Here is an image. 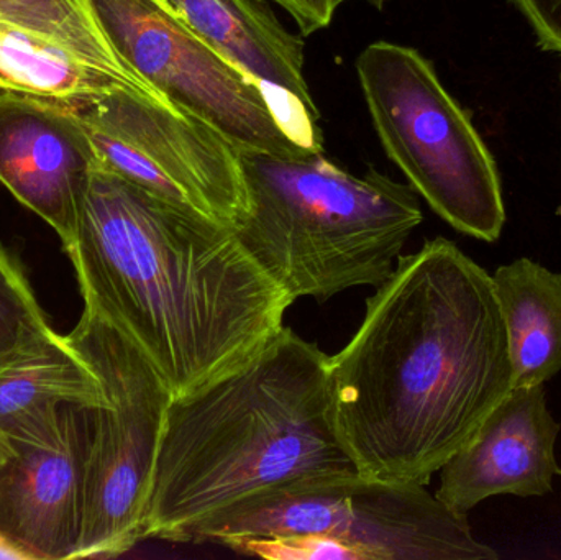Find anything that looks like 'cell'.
<instances>
[{
  "instance_id": "6da1fadb",
  "label": "cell",
  "mask_w": 561,
  "mask_h": 560,
  "mask_svg": "<svg viewBox=\"0 0 561 560\" xmlns=\"http://www.w3.org/2000/svg\"><path fill=\"white\" fill-rule=\"evenodd\" d=\"M513 381L493 275L437 237L399 260L330 357L333 427L363 477L427 485Z\"/></svg>"
},
{
  "instance_id": "7a4b0ae2",
  "label": "cell",
  "mask_w": 561,
  "mask_h": 560,
  "mask_svg": "<svg viewBox=\"0 0 561 560\" xmlns=\"http://www.w3.org/2000/svg\"><path fill=\"white\" fill-rule=\"evenodd\" d=\"M94 299L174 398L226 377L284 328L293 302L233 233L99 163L66 249Z\"/></svg>"
},
{
  "instance_id": "3957f363",
  "label": "cell",
  "mask_w": 561,
  "mask_h": 560,
  "mask_svg": "<svg viewBox=\"0 0 561 560\" xmlns=\"http://www.w3.org/2000/svg\"><path fill=\"white\" fill-rule=\"evenodd\" d=\"M353 470L333 427L330 357L283 328L242 367L174 398L144 539L187 542L201 523L250 496Z\"/></svg>"
},
{
  "instance_id": "277c9868",
  "label": "cell",
  "mask_w": 561,
  "mask_h": 560,
  "mask_svg": "<svg viewBox=\"0 0 561 560\" xmlns=\"http://www.w3.org/2000/svg\"><path fill=\"white\" fill-rule=\"evenodd\" d=\"M240 158L249 209L233 233L290 302L378 288L424 220L417 193L375 168L355 176L322 153Z\"/></svg>"
},
{
  "instance_id": "5b68a950",
  "label": "cell",
  "mask_w": 561,
  "mask_h": 560,
  "mask_svg": "<svg viewBox=\"0 0 561 560\" xmlns=\"http://www.w3.org/2000/svg\"><path fill=\"white\" fill-rule=\"evenodd\" d=\"M313 536L352 549L358 560H496L468 515L419 483L342 472L309 477L250 496L193 529L187 542Z\"/></svg>"
},
{
  "instance_id": "8992f818",
  "label": "cell",
  "mask_w": 561,
  "mask_h": 560,
  "mask_svg": "<svg viewBox=\"0 0 561 560\" xmlns=\"http://www.w3.org/2000/svg\"><path fill=\"white\" fill-rule=\"evenodd\" d=\"M356 72L382 150L409 186L458 232L496 242L506 224L496 163L432 62L411 46L375 42Z\"/></svg>"
},
{
  "instance_id": "52a82bcc",
  "label": "cell",
  "mask_w": 561,
  "mask_h": 560,
  "mask_svg": "<svg viewBox=\"0 0 561 560\" xmlns=\"http://www.w3.org/2000/svg\"><path fill=\"white\" fill-rule=\"evenodd\" d=\"M118 55L157 91L247 150L322 153L319 112L265 84L167 0H88Z\"/></svg>"
},
{
  "instance_id": "ba28073f",
  "label": "cell",
  "mask_w": 561,
  "mask_h": 560,
  "mask_svg": "<svg viewBox=\"0 0 561 560\" xmlns=\"http://www.w3.org/2000/svg\"><path fill=\"white\" fill-rule=\"evenodd\" d=\"M68 335L101 385L78 559L118 558L144 541L154 467L174 395L144 348L94 299Z\"/></svg>"
},
{
  "instance_id": "9c48e42d",
  "label": "cell",
  "mask_w": 561,
  "mask_h": 560,
  "mask_svg": "<svg viewBox=\"0 0 561 560\" xmlns=\"http://www.w3.org/2000/svg\"><path fill=\"white\" fill-rule=\"evenodd\" d=\"M71 108L102 163L125 180L224 226L245 216L240 148L203 118L130 89Z\"/></svg>"
},
{
  "instance_id": "30bf717a",
  "label": "cell",
  "mask_w": 561,
  "mask_h": 560,
  "mask_svg": "<svg viewBox=\"0 0 561 560\" xmlns=\"http://www.w3.org/2000/svg\"><path fill=\"white\" fill-rule=\"evenodd\" d=\"M118 89L167 98L118 55L88 0H0V91L79 107Z\"/></svg>"
},
{
  "instance_id": "8fae6325",
  "label": "cell",
  "mask_w": 561,
  "mask_h": 560,
  "mask_svg": "<svg viewBox=\"0 0 561 560\" xmlns=\"http://www.w3.org/2000/svg\"><path fill=\"white\" fill-rule=\"evenodd\" d=\"M95 407L65 404L0 460V536L26 560L78 559Z\"/></svg>"
},
{
  "instance_id": "7c38bea8",
  "label": "cell",
  "mask_w": 561,
  "mask_h": 560,
  "mask_svg": "<svg viewBox=\"0 0 561 560\" xmlns=\"http://www.w3.org/2000/svg\"><path fill=\"white\" fill-rule=\"evenodd\" d=\"M99 163L69 105L0 91V183L56 230L65 250L75 242L82 199Z\"/></svg>"
},
{
  "instance_id": "4fadbf2b",
  "label": "cell",
  "mask_w": 561,
  "mask_h": 560,
  "mask_svg": "<svg viewBox=\"0 0 561 560\" xmlns=\"http://www.w3.org/2000/svg\"><path fill=\"white\" fill-rule=\"evenodd\" d=\"M560 430L543 385L513 388L442 467L435 495L461 515L493 496L549 495L560 476Z\"/></svg>"
},
{
  "instance_id": "5bb4252c",
  "label": "cell",
  "mask_w": 561,
  "mask_h": 560,
  "mask_svg": "<svg viewBox=\"0 0 561 560\" xmlns=\"http://www.w3.org/2000/svg\"><path fill=\"white\" fill-rule=\"evenodd\" d=\"M98 377L68 335L46 325L0 352V460L68 403L99 404Z\"/></svg>"
},
{
  "instance_id": "9a60e30c",
  "label": "cell",
  "mask_w": 561,
  "mask_h": 560,
  "mask_svg": "<svg viewBox=\"0 0 561 560\" xmlns=\"http://www.w3.org/2000/svg\"><path fill=\"white\" fill-rule=\"evenodd\" d=\"M167 2L256 79L316 108L304 75V42L284 28L265 0Z\"/></svg>"
},
{
  "instance_id": "2e32d148",
  "label": "cell",
  "mask_w": 561,
  "mask_h": 560,
  "mask_svg": "<svg viewBox=\"0 0 561 560\" xmlns=\"http://www.w3.org/2000/svg\"><path fill=\"white\" fill-rule=\"evenodd\" d=\"M506 325L513 388L539 387L561 372V272L514 260L493 275Z\"/></svg>"
},
{
  "instance_id": "e0dca14e",
  "label": "cell",
  "mask_w": 561,
  "mask_h": 560,
  "mask_svg": "<svg viewBox=\"0 0 561 560\" xmlns=\"http://www.w3.org/2000/svg\"><path fill=\"white\" fill-rule=\"evenodd\" d=\"M49 325L22 266L0 249V352Z\"/></svg>"
},
{
  "instance_id": "ac0fdd59",
  "label": "cell",
  "mask_w": 561,
  "mask_h": 560,
  "mask_svg": "<svg viewBox=\"0 0 561 560\" xmlns=\"http://www.w3.org/2000/svg\"><path fill=\"white\" fill-rule=\"evenodd\" d=\"M526 16L539 45L561 55V0H510Z\"/></svg>"
},
{
  "instance_id": "d6986e66",
  "label": "cell",
  "mask_w": 561,
  "mask_h": 560,
  "mask_svg": "<svg viewBox=\"0 0 561 560\" xmlns=\"http://www.w3.org/2000/svg\"><path fill=\"white\" fill-rule=\"evenodd\" d=\"M272 2L278 3L293 16L302 36L327 28L336 10L332 0H272Z\"/></svg>"
},
{
  "instance_id": "ffe728a7",
  "label": "cell",
  "mask_w": 561,
  "mask_h": 560,
  "mask_svg": "<svg viewBox=\"0 0 561 560\" xmlns=\"http://www.w3.org/2000/svg\"><path fill=\"white\" fill-rule=\"evenodd\" d=\"M26 560L25 556L19 551V549L13 548L10 542H7L5 539L0 536V560Z\"/></svg>"
},
{
  "instance_id": "44dd1931",
  "label": "cell",
  "mask_w": 561,
  "mask_h": 560,
  "mask_svg": "<svg viewBox=\"0 0 561 560\" xmlns=\"http://www.w3.org/2000/svg\"><path fill=\"white\" fill-rule=\"evenodd\" d=\"M333 5H335V9H339L342 3L345 2H352V0H332ZM365 2H368L369 5L376 7V9H382V7L386 5V3L391 2V0H365Z\"/></svg>"
},
{
  "instance_id": "7402d4cb",
  "label": "cell",
  "mask_w": 561,
  "mask_h": 560,
  "mask_svg": "<svg viewBox=\"0 0 561 560\" xmlns=\"http://www.w3.org/2000/svg\"><path fill=\"white\" fill-rule=\"evenodd\" d=\"M560 476H561V470H560Z\"/></svg>"
}]
</instances>
